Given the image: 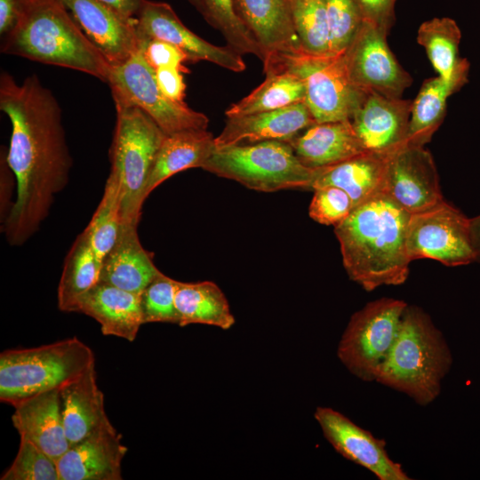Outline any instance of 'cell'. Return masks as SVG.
Returning <instances> with one entry per match:
<instances>
[{"mask_svg":"<svg viewBox=\"0 0 480 480\" xmlns=\"http://www.w3.org/2000/svg\"><path fill=\"white\" fill-rule=\"evenodd\" d=\"M0 109L12 124L7 161L17 186L1 232L10 245L20 246L39 229L55 196L68 185L73 160L61 108L36 75L18 83L2 71Z\"/></svg>","mask_w":480,"mask_h":480,"instance_id":"1","label":"cell"},{"mask_svg":"<svg viewBox=\"0 0 480 480\" xmlns=\"http://www.w3.org/2000/svg\"><path fill=\"white\" fill-rule=\"evenodd\" d=\"M411 214L385 192L355 206L334 227L344 268L351 280L365 291L400 285L412 262L406 235Z\"/></svg>","mask_w":480,"mask_h":480,"instance_id":"2","label":"cell"},{"mask_svg":"<svg viewBox=\"0 0 480 480\" xmlns=\"http://www.w3.org/2000/svg\"><path fill=\"white\" fill-rule=\"evenodd\" d=\"M0 52L77 70L107 84L112 69L60 0H25L16 26L1 36Z\"/></svg>","mask_w":480,"mask_h":480,"instance_id":"3","label":"cell"},{"mask_svg":"<svg viewBox=\"0 0 480 480\" xmlns=\"http://www.w3.org/2000/svg\"><path fill=\"white\" fill-rule=\"evenodd\" d=\"M452 364L449 346L429 316L417 306L407 305L375 381L425 406L439 396Z\"/></svg>","mask_w":480,"mask_h":480,"instance_id":"4","label":"cell"},{"mask_svg":"<svg viewBox=\"0 0 480 480\" xmlns=\"http://www.w3.org/2000/svg\"><path fill=\"white\" fill-rule=\"evenodd\" d=\"M95 364V356L76 337L0 354V400L14 406L35 395L60 389Z\"/></svg>","mask_w":480,"mask_h":480,"instance_id":"5","label":"cell"},{"mask_svg":"<svg viewBox=\"0 0 480 480\" xmlns=\"http://www.w3.org/2000/svg\"><path fill=\"white\" fill-rule=\"evenodd\" d=\"M115 107L109 173L119 186L122 224L139 225L147 182L166 134L137 107L122 103Z\"/></svg>","mask_w":480,"mask_h":480,"instance_id":"6","label":"cell"},{"mask_svg":"<svg viewBox=\"0 0 480 480\" xmlns=\"http://www.w3.org/2000/svg\"><path fill=\"white\" fill-rule=\"evenodd\" d=\"M202 169L262 192L312 189L317 171L305 166L291 143L283 140L216 148Z\"/></svg>","mask_w":480,"mask_h":480,"instance_id":"7","label":"cell"},{"mask_svg":"<svg viewBox=\"0 0 480 480\" xmlns=\"http://www.w3.org/2000/svg\"><path fill=\"white\" fill-rule=\"evenodd\" d=\"M262 62L265 74L286 71L303 82L305 103L316 123L350 120L366 93L351 82L343 52L318 56L302 49L276 52Z\"/></svg>","mask_w":480,"mask_h":480,"instance_id":"8","label":"cell"},{"mask_svg":"<svg viewBox=\"0 0 480 480\" xmlns=\"http://www.w3.org/2000/svg\"><path fill=\"white\" fill-rule=\"evenodd\" d=\"M407 303L380 298L355 312L338 346V357L346 368L364 381H375L399 330Z\"/></svg>","mask_w":480,"mask_h":480,"instance_id":"9","label":"cell"},{"mask_svg":"<svg viewBox=\"0 0 480 480\" xmlns=\"http://www.w3.org/2000/svg\"><path fill=\"white\" fill-rule=\"evenodd\" d=\"M115 103L134 106L147 114L166 134L207 129L208 117L186 103L168 99L160 90L156 71L141 51L124 63L112 67L108 82Z\"/></svg>","mask_w":480,"mask_h":480,"instance_id":"10","label":"cell"},{"mask_svg":"<svg viewBox=\"0 0 480 480\" xmlns=\"http://www.w3.org/2000/svg\"><path fill=\"white\" fill-rule=\"evenodd\" d=\"M411 261L432 259L456 267L476 261L470 235V219L444 200L411 214L406 235Z\"/></svg>","mask_w":480,"mask_h":480,"instance_id":"11","label":"cell"},{"mask_svg":"<svg viewBox=\"0 0 480 480\" xmlns=\"http://www.w3.org/2000/svg\"><path fill=\"white\" fill-rule=\"evenodd\" d=\"M388 33L363 20L343 52L351 82L364 92L402 98L412 78L398 63L387 43Z\"/></svg>","mask_w":480,"mask_h":480,"instance_id":"12","label":"cell"},{"mask_svg":"<svg viewBox=\"0 0 480 480\" xmlns=\"http://www.w3.org/2000/svg\"><path fill=\"white\" fill-rule=\"evenodd\" d=\"M139 44L150 39L163 40L181 50L189 62L208 61L233 72L246 66L241 54L227 46H217L188 28L171 5L164 2L143 0L136 16Z\"/></svg>","mask_w":480,"mask_h":480,"instance_id":"13","label":"cell"},{"mask_svg":"<svg viewBox=\"0 0 480 480\" xmlns=\"http://www.w3.org/2000/svg\"><path fill=\"white\" fill-rule=\"evenodd\" d=\"M384 192L410 214L444 200L433 156L425 146L405 144L388 155Z\"/></svg>","mask_w":480,"mask_h":480,"instance_id":"14","label":"cell"},{"mask_svg":"<svg viewBox=\"0 0 480 480\" xmlns=\"http://www.w3.org/2000/svg\"><path fill=\"white\" fill-rule=\"evenodd\" d=\"M314 417L326 440L347 460L371 471L380 480L411 479L401 464L390 459L384 439L375 437L330 407H317Z\"/></svg>","mask_w":480,"mask_h":480,"instance_id":"15","label":"cell"},{"mask_svg":"<svg viewBox=\"0 0 480 480\" xmlns=\"http://www.w3.org/2000/svg\"><path fill=\"white\" fill-rule=\"evenodd\" d=\"M412 100L366 92L350 118L364 148L390 154L406 144Z\"/></svg>","mask_w":480,"mask_h":480,"instance_id":"16","label":"cell"},{"mask_svg":"<svg viewBox=\"0 0 480 480\" xmlns=\"http://www.w3.org/2000/svg\"><path fill=\"white\" fill-rule=\"evenodd\" d=\"M112 67L140 51L136 18L126 19L100 0H60Z\"/></svg>","mask_w":480,"mask_h":480,"instance_id":"17","label":"cell"},{"mask_svg":"<svg viewBox=\"0 0 480 480\" xmlns=\"http://www.w3.org/2000/svg\"><path fill=\"white\" fill-rule=\"evenodd\" d=\"M109 425L74 444L57 460L60 480H121L127 447Z\"/></svg>","mask_w":480,"mask_h":480,"instance_id":"18","label":"cell"},{"mask_svg":"<svg viewBox=\"0 0 480 480\" xmlns=\"http://www.w3.org/2000/svg\"><path fill=\"white\" fill-rule=\"evenodd\" d=\"M316 121L305 102L242 116L227 117L216 148L266 140L290 141Z\"/></svg>","mask_w":480,"mask_h":480,"instance_id":"19","label":"cell"},{"mask_svg":"<svg viewBox=\"0 0 480 480\" xmlns=\"http://www.w3.org/2000/svg\"><path fill=\"white\" fill-rule=\"evenodd\" d=\"M12 421L20 438H25L54 460L69 448L60 407V389L40 393L14 406Z\"/></svg>","mask_w":480,"mask_h":480,"instance_id":"20","label":"cell"},{"mask_svg":"<svg viewBox=\"0 0 480 480\" xmlns=\"http://www.w3.org/2000/svg\"><path fill=\"white\" fill-rule=\"evenodd\" d=\"M160 270L143 248L137 224H122L118 238L101 260L100 283L140 294Z\"/></svg>","mask_w":480,"mask_h":480,"instance_id":"21","label":"cell"},{"mask_svg":"<svg viewBox=\"0 0 480 480\" xmlns=\"http://www.w3.org/2000/svg\"><path fill=\"white\" fill-rule=\"evenodd\" d=\"M76 312L95 319L103 335L131 342L143 324L140 294L100 282L80 298Z\"/></svg>","mask_w":480,"mask_h":480,"instance_id":"22","label":"cell"},{"mask_svg":"<svg viewBox=\"0 0 480 480\" xmlns=\"http://www.w3.org/2000/svg\"><path fill=\"white\" fill-rule=\"evenodd\" d=\"M63 426L70 445L111 425L104 395L97 384L95 364L60 389Z\"/></svg>","mask_w":480,"mask_h":480,"instance_id":"23","label":"cell"},{"mask_svg":"<svg viewBox=\"0 0 480 480\" xmlns=\"http://www.w3.org/2000/svg\"><path fill=\"white\" fill-rule=\"evenodd\" d=\"M234 4L264 59L272 52L302 49L293 25L291 0H234Z\"/></svg>","mask_w":480,"mask_h":480,"instance_id":"24","label":"cell"},{"mask_svg":"<svg viewBox=\"0 0 480 480\" xmlns=\"http://www.w3.org/2000/svg\"><path fill=\"white\" fill-rule=\"evenodd\" d=\"M299 160L318 169L366 152L350 120L316 123L289 141Z\"/></svg>","mask_w":480,"mask_h":480,"instance_id":"25","label":"cell"},{"mask_svg":"<svg viewBox=\"0 0 480 480\" xmlns=\"http://www.w3.org/2000/svg\"><path fill=\"white\" fill-rule=\"evenodd\" d=\"M470 64L463 59L454 75L445 79L439 76L425 80L412 101L406 144L425 146L441 125L448 98L468 82Z\"/></svg>","mask_w":480,"mask_h":480,"instance_id":"26","label":"cell"},{"mask_svg":"<svg viewBox=\"0 0 480 480\" xmlns=\"http://www.w3.org/2000/svg\"><path fill=\"white\" fill-rule=\"evenodd\" d=\"M388 155L366 151L337 164L318 168L312 189L326 186L341 188L355 207L384 192Z\"/></svg>","mask_w":480,"mask_h":480,"instance_id":"27","label":"cell"},{"mask_svg":"<svg viewBox=\"0 0 480 480\" xmlns=\"http://www.w3.org/2000/svg\"><path fill=\"white\" fill-rule=\"evenodd\" d=\"M215 149V138L207 129L185 130L166 135L147 182L146 199L172 175L190 168H202Z\"/></svg>","mask_w":480,"mask_h":480,"instance_id":"28","label":"cell"},{"mask_svg":"<svg viewBox=\"0 0 480 480\" xmlns=\"http://www.w3.org/2000/svg\"><path fill=\"white\" fill-rule=\"evenodd\" d=\"M175 307L179 325H212L223 330L235 324L228 301L220 287L211 281L177 283Z\"/></svg>","mask_w":480,"mask_h":480,"instance_id":"29","label":"cell"},{"mask_svg":"<svg viewBox=\"0 0 480 480\" xmlns=\"http://www.w3.org/2000/svg\"><path fill=\"white\" fill-rule=\"evenodd\" d=\"M101 261L96 255L86 229L77 236L64 260L58 286V307L76 312L77 302L99 283Z\"/></svg>","mask_w":480,"mask_h":480,"instance_id":"30","label":"cell"},{"mask_svg":"<svg viewBox=\"0 0 480 480\" xmlns=\"http://www.w3.org/2000/svg\"><path fill=\"white\" fill-rule=\"evenodd\" d=\"M305 86L298 76L286 71L268 72L262 84L232 104L225 115L234 117L271 111L305 102Z\"/></svg>","mask_w":480,"mask_h":480,"instance_id":"31","label":"cell"},{"mask_svg":"<svg viewBox=\"0 0 480 480\" xmlns=\"http://www.w3.org/2000/svg\"><path fill=\"white\" fill-rule=\"evenodd\" d=\"M461 31L456 21L448 17L423 22L417 33V42L424 47L439 76L449 79L463 59L459 56Z\"/></svg>","mask_w":480,"mask_h":480,"instance_id":"32","label":"cell"},{"mask_svg":"<svg viewBox=\"0 0 480 480\" xmlns=\"http://www.w3.org/2000/svg\"><path fill=\"white\" fill-rule=\"evenodd\" d=\"M198 12L211 26L222 34L227 45L241 55L252 54L263 61L264 54L239 18L234 0H200Z\"/></svg>","mask_w":480,"mask_h":480,"instance_id":"33","label":"cell"},{"mask_svg":"<svg viewBox=\"0 0 480 480\" xmlns=\"http://www.w3.org/2000/svg\"><path fill=\"white\" fill-rule=\"evenodd\" d=\"M295 31L304 52L332 55L325 0H291Z\"/></svg>","mask_w":480,"mask_h":480,"instance_id":"34","label":"cell"},{"mask_svg":"<svg viewBox=\"0 0 480 480\" xmlns=\"http://www.w3.org/2000/svg\"><path fill=\"white\" fill-rule=\"evenodd\" d=\"M121 226L119 186L109 173L101 200L85 228L100 261L116 244Z\"/></svg>","mask_w":480,"mask_h":480,"instance_id":"35","label":"cell"},{"mask_svg":"<svg viewBox=\"0 0 480 480\" xmlns=\"http://www.w3.org/2000/svg\"><path fill=\"white\" fill-rule=\"evenodd\" d=\"M177 280L161 271L140 293L143 324L171 323L179 324L175 307Z\"/></svg>","mask_w":480,"mask_h":480,"instance_id":"36","label":"cell"},{"mask_svg":"<svg viewBox=\"0 0 480 480\" xmlns=\"http://www.w3.org/2000/svg\"><path fill=\"white\" fill-rule=\"evenodd\" d=\"M1 480H60L57 462L31 441L20 438L18 453Z\"/></svg>","mask_w":480,"mask_h":480,"instance_id":"37","label":"cell"},{"mask_svg":"<svg viewBox=\"0 0 480 480\" xmlns=\"http://www.w3.org/2000/svg\"><path fill=\"white\" fill-rule=\"evenodd\" d=\"M332 55L345 52L363 22L354 0H325Z\"/></svg>","mask_w":480,"mask_h":480,"instance_id":"38","label":"cell"},{"mask_svg":"<svg viewBox=\"0 0 480 480\" xmlns=\"http://www.w3.org/2000/svg\"><path fill=\"white\" fill-rule=\"evenodd\" d=\"M353 203L341 188L326 186L314 189L309 205V216L323 225L336 226L352 212Z\"/></svg>","mask_w":480,"mask_h":480,"instance_id":"39","label":"cell"},{"mask_svg":"<svg viewBox=\"0 0 480 480\" xmlns=\"http://www.w3.org/2000/svg\"><path fill=\"white\" fill-rule=\"evenodd\" d=\"M146 61L153 69L174 68L183 73L189 70L184 65L188 61L186 54L175 45L163 40L150 39L140 44Z\"/></svg>","mask_w":480,"mask_h":480,"instance_id":"40","label":"cell"},{"mask_svg":"<svg viewBox=\"0 0 480 480\" xmlns=\"http://www.w3.org/2000/svg\"><path fill=\"white\" fill-rule=\"evenodd\" d=\"M363 20L368 21L388 34L395 20L397 0H354Z\"/></svg>","mask_w":480,"mask_h":480,"instance_id":"41","label":"cell"},{"mask_svg":"<svg viewBox=\"0 0 480 480\" xmlns=\"http://www.w3.org/2000/svg\"><path fill=\"white\" fill-rule=\"evenodd\" d=\"M155 71L162 92L174 102L185 103L186 84L183 72L174 68H161Z\"/></svg>","mask_w":480,"mask_h":480,"instance_id":"42","label":"cell"},{"mask_svg":"<svg viewBox=\"0 0 480 480\" xmlns=\"http://www.w3.org/2000/svg\"><path fill=\"white\" fill-rule=\"evenodd\" d=\"M7 150L5 147H1L0 152V218L1 224L8 217L13 204L11 203L12 188L15 176L7 161Z\"/></svg>","mask_w":480,"mask_h":480,"instance_id":"43","label":"cell"},{"mask_svg":"<svg viewBox=\"0 0 480 480\" xmlns=\"http://www.w3.org/2000/svg\"><path fill=\"white\" fill-rule=\"evenodd\" d=\"M25 0H0V35H6L16 26Z\"/></svg>","mask_w":480,"mask_h":480,"instance_id":"44","label":"cell"},{"mask_svg":"<svg viewBox=\"0 0 480 480\" xmlns=\"http://www.w3.org/2000/svg\"><path fill=\"white\" fill-rule=\"evenodd\" d=\"M126 19H135L143 0H100Z\"/></svg>","mask_w":480,"mask_h":480,"instance_id":"45","label":"cell"},{"mask_svg":"<svg viewBox=\"0 0 480 480\" xmlns=\"http://www.w3.org/2000/svg\"><path fill=\"white\" fill-rule=\"evenodd\" d=\"M470 235L476 261L480 262V214L470 219Z\"/></svg>","mask_w":480,"mask_h":480,"instance_id":"46","label":"cell"},{"mask_svg":"<svg viewBox=\"0 0 480 480\" xmlns=\"http://www.w3.org/2000/svg\"><path fill=\"white\" fill-rule=\"evenodd\" d=\"M197 11L200 9V0H188Z\"/></svg>","mask_w":480,"mask_h":480,"instance_id":"47","label":"cell"}]
</instances>
